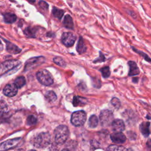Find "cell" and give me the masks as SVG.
Wrapping results in <instances>:
<instances>
[{
	"instance_id": "cell-19",
	"label": "cell",
	"mask_w": 151,
	"mask_h": 151,
	"mask_svg": "<svg viewBox=\"0 0 151 151\" xmlns=\"http://www.w3.org/2000/svg\"><path fill=\"white\" fill-rule=\"evenodd\" d=\"M140 130L142 133L145 136H148L150 134V123L143 122L140 125Z\"/></svg>"
},
{
	"instance_id": "cell-5",
	"label": "cell",
	"mask_w": 151,
	"mask_h": 151,
	"mask_svg": "<svg viewBox=\"0 0 151 151\" xmlns=\"http://www.w3.org/2000/svg\"><path fill=\"white\" fill-rule=\"evenodd\" d=\"M86 120V114L83 110L74 112L71 117V123L76 126H80L84 124Z\"/></svg>"
},
{
	"instance_id": "cell-27",
	"label": "cell",
	"mask_w": 151,
	"mask_h": 151,
	"mask_svg": "<svg viewBox=\"0 0 151 151\" xmlns=\"http://www.w3.org/2000/svg\"><path fill=\"white\" fill-rule=\"evenodd\" d=\"M37 122V118L33 115H30L27 117V123L29 126H32L36 124Z\"/></svg>"
},
{
	"instance_id": "cell-23",
	"label": "cell",
	"mask_w": 151,
	"mask_h": 151,
	"mask_svg": "<svg viewBox=\"0 0 151 151\" xmlns=\"http://www.w3.org/2000/svg\"><path fill=\"white\" fill-rule=\"evenodd\" d=\"M99 123V120L97 117L96 115H92L89 118L88 120V126L91 128H94L96 127Z\"/></svg>"
},
{
	"instance_id": "cell-15",
	"label": "cell",
	"mask_w": 151,
	"mask_h": 151,
	"mask_svg": "<svg viewBox=\"0 0 151 151\" xmlns=\"http://www.w3.org/2000/svg\"><path fill=\"white\" fill-rule=\"evenodd\" d=\"M128 64L129 65V76H135L137 74H139L140 73L139 69L137 65V64L133 61H129L128 62Z\"/></svg>"
},
{
	"instance_id": "cell-18",
	"label": "cell",
	"mask_w": 151,
	"mask_h": 151,
	"mask_svg": "<svg viewBox=\"0 0 151 151\" xmlns=\"http://www.w3.org/2000/svg\"><path fill=\"white\" fill-rule=\"evenodd\" d=\"M3 17L5 22L8 24H12L15 22L17 18L16 15L11 12L5 13L4 14H3Z\"/></svg>"
},
{
	"instance_id": "cell-1",
	"label": "cell",
	"mask_w": 151,
	"mask_h": 151,
	"mask_svg": "<svg viewBox=\"0 0 151 151\" xmlns=\"http://www.w3.org/2000/svg\"><path fill=\"white\" fill-rule=\"evenodd\" d=\"M21 66V61L17 60H10L3 62L0 64V77L14 73Z\"/></svg>"
},
{
	"instance_id": "cell-29",
	"label": "cell",
	"mask_w": 151,
	"mask_h": 151,
	"mask_svg": "<svg viewBox=\"0 0 151 151\" xmlns=\"http://www.w3.org/2000/svg\"><path fill=\"white\" fill-rule=\"evenodd\" d=\"M132 48L134 51H136V52H137V53H138L139 55H140L142 57H144V58H145L146 61H147L148 62H150V58L149 57V56H148L146 54L144 53V52H142V51H139V50L135 49L133 47H132Z\"/></svg>"
},
{
	"instance_id": "cell-3",
	"label": "cell",
	"mask_w": 151,
	"mask_h": 151,
	"mask_svg": "<svg viewBox=\"0 0 151 151\" xmlns=\"http://www.w3.org/2000/svg\"><path fill=\"white\" fill-rule=\"evenodd\" d=\"M55 140L58 144L64 143L68 137L69 130L65 125L58 126L54 131Z\"/></svg>"
},
{
	"instance_id": "cell-8",
	"label": "cell",
	"mask_w": 151,
	"mask_h": 151,
	"mask_svg": "<svg viewBox=\"0 0 151 151\" xmlns=\"http://www.w3.org/2000/svg\"><path fill=\"white\" fill-rule=\"evenodd\" d=\"M76 39V36L70 32H63L61 37V42L67 47H72L74 44Z\"/></svg>"
},
{
	"instance_id": "cell-13",
	"label": "cell",
	"mask_w": 151,
	"mask_h": 151,
	"mask_svg": "<svg viewBox=\"0 0 151 151\" xmlns=\"http://www.w3.org/2000/svg\"><path fill=\"white\" fill-rule=\"evenodd\" d=\"M112 129L114 132H122L124 130L125 126L123 121L121 119H116L111 123Z\"/></svg>"
},
{
	"instance_id": "cell-7",
	"label": "cell",
	"mask_w": 151,
	"mask_h": 151,
	"mask_svg": "<svg viewBox=\"0 0 151 151\" xmlns=\"http://www.w3.org/2000/svg\"><path fill=\"white\" fill-rule=\"evenodd\" d=\"M100 123L103 126H108L110 125L113 120V113L109 110H102L99 116Z\"/></svg>"
},
{
	"instance_id": "cell-2",
	"label": "cell",
	"mask_w": 151,
	"mask_h": 151,
	"mask_svg": "<svg viewBox=\"0 0 151 151\" xmlns=\"http://www.w3.org/2000/svg\"><path fill=\"white\" fill-rule=\"evenodd\" d=\"M51 142V136L47 132H42L35 136L32 139V145L38 148L47 147Z\"/></svg>"
},
{
	"instance_id": "cell-11",
	"label": "cell",
	"mask_w": 151,
	"mask_h": 151,
	"mask_svg": "<svg viewBox=\"0 0 151 151\" xmlns=\"http://www.w3.org/2000/svg\"><path fill=\"white\" fill-rule=\"evenodd\" d=\"M110 138L111 140L115 143H123L126 140V137L125 135L121 132H115L110 134Z\"/></svg>"
},
{
	"instance_id": "cell-24",
	"label": "cell",
	"mask_w": 151,
	"mask_h": 151,
	"mask_svg": "<svg viewBox=\"0 0 151 151\" xmlns=\"http://www.w3.org/2000/svg\"><path fill=\"white\" fill-rule=\"evenodd\" d=\"M45 99L50 102H54L57 99V96L55 93L52 91H48L45 94Z\"/></svg>"
},
{
	"instance_id": "cell-20",
	"label": "cell",
	"mask_w": 151,
	"mask_h": 151,
	"mask_svg": "<svg viewBox=\"0 0 151 151\" xmlns=\"http://www.w3.org/2000/svg\"><path fill=\"white\" fill-rule=\"evenodd\" d=\"M52 15L56 18L58 19L59 20L61 19L62 17H63L65 11L61 9L54 6L52 9Z\"/></svg>"
},
{
	"instance_id": "cell-4",
	"label": "cell",
	"mask_w": 151,
	"mask_h": 151,
	"mask_svg": "<svg viewBox=\"0 0 151 151\" xmlns=\"http://www.w3.org/2000/svg\"><path fill=\"white\" fill-rule=\"evenodd\" d=\"M37 78L39 82L44 86H50L53 83L52 76L47 70H40L37 73Z\"/></svg>"
},
{
	"instance_id": "cell-38",
	"label": "cell",
	"mask_w": 151,
	"mask_h": 151,
	"mask_svg": "<svg viewBox=\"0 0 151 151\" xmlns=\"http://www.w3.org/2000/svg\"><path fill=\"white\" fill-rule=\"evenodd\" d=\"M29 151H36V150H30Z\"/></svg>"
},
{
	"instance_id": "cell-21",
	"label": "cell",
	"mask_w": 151,
	"mask_h": 151,
	"mask_svg": "<svg viewBox=\"0 0 151 151\" xmlns=\"http://www.w3.org/2000/svg\"><path fill=\"white\" fill-rule=\"evenodd\" d=\"M106 151H132L130 149H127L124 146H118V145H110L109 146Z\"/></svg>"
},
{
	"instance_id": "cell-17",
	"label": "cell",
	"mask_w": 151,
	"mask_h": 151,
	"mask_svg": "<svg viewBox=\"0 0 151 151\" xmlns=\"http://www.w3.org/2000/svg\"><path fill=\"white\" fill-rule=\"evenodd\" d=\"M38 29L35 27H28L24 30V34L28 38H35Z\"/></svg>"
},
{
	"instance_id": "cell-32",
	"label": "cell",
	"mask_w": 151,
	"mask_h": 151,
	"mask_svg": "<svg viewBox=\"0 0 151 151\" xmlns=\"http://www.w3.org/2000/svg\"><path fill=\"white\" fill-rule=\"evenodd\" d=\"M100 58H97L96 60L94 61V63H97V62H101V59H104V56L102 54V53L101 52H100Z\"/></svg>"
},
{
	"instance_id": "cell-10",
	"label": "cell",
	"mask_w": 151,
	"mask_h": 151,
	"mask_svg": "<svg viewBox=\"0 0 151 151\" xmlns=\"http://www.w3.org/2000/svg\"><path fill=\"white\" fill-rule=\"evenodd\" d=\"M18 88L14 84H8L5 86L3 90L4 94L8 97H13L17 94Z\"/></svg>"
},
{
	"instance_id": "cell-6",
	"label": "cell",
	"mask_w": 151,
	"mask_h": 151,
	"mask_svg": "<svg viewBox=\"0 0 151 151\" xmlns=\"http://www.w3.org/2000/svg\"><path fill=\"white\" fill-rule=\"evenodd\" d=\"M21 138H15L7 140L0 144V151H6L18 146L21 142Z\"/></svg>"
},
{
	"instance_id": "cell-33",
	"label": "cell",
	"mask_w": 151,
	"mask_h": 151,
	"mask_svg": "<svg viewBox=\"0 0 151 151\" xmlns=\"http://www.w3.org/2000/svg\"><path fill=\"white\" fill-rule=\"evenodd\" d=\"M52 35H54V34L53 32H47V36L50 37H52Z\"/></svg>"
},
{
	"instance_id": "cell-37",
	"label": "cell",
	"mask_w": 151,
	"mask_h": 151,
	"mask_svg": "<svg viewBox=\"0 0 151 151\" xmlns=\"http://www.w3.org/2000/svg\"><path fill=\"white\" fill-rule=\"evenodd\" d=\"M61 151H69L68 149H63Z\"/></svg>"
},
{
	"instance_id": "cell-16",
	"label": "cell",
	"mask_w": 151,
	"mask_h": 151,
	"mask_svg": "<svg viewBox=\"0 0 151 151\" xmlns=\"http://www.w3.org/2000/svg\"><path fill=\"white\" fill-rule=\"evenodd\" d=\"M63 25L67 29H74V22H73L72 17L70 15L67 14L64 17V19L63 21Z\"/></svg>"
},
{
	"instance_id": "cell-14",
	"label": "cell",
	"mask_w": 151,
	"mask_h": 151,
	"mask_svg": "<svg viewBox=\"0 0 151 151\" xmlns=\"http://www.w3.org/2000/svg\"><path fill=\"white\" fill-rule=\"evenodd\" d=\"M76 50L78 53L80 54H82L86 51L87 47L85 45L84 40L81 36H80L79 37V39L77 44V47H76Z\"/></svg>"
},
{
	"instance_id": "cell-25",
	"label": "cell",
	"mask_w": 151,
	"mask_h": 151,
	"mask_svg": "<svg viewBox=\"0 0 151 151\" xmlns=\"http://www.w3.org/2000/svg\"><path fill=\"white\" fill-rule=\"evenodd\" d=\"M53 61L60 67H65L66 66V63L64 60L60 57H55L53 58Z\"/></svg>"
},
{
	"instance_id": "cell-36",
	"label": "cell",
	"mask_w": 151,
	"mask_h": 151,
	"mask_svg": "<svg viewBox=\"0 0 151 151\" xmlns=\"http://www.w3.org/2000/svg\"><path fill=\"white\" fill-rule=\"evenodd\" d=\"M15 151H24L23 149H17V150H16Z\"/></svg>"
},
{
	"instance_id": "cell-12",
	"label": "cell",
	"mask_w": 151,
	"mask_h": 151,
	"mask_svg": "<svg viewBox=\"0 0 151 151\" xmlns=\"http://www.w3.org/2000/svg\"><path fill=\"white\" fill-rule=\"evenodd\" d=\"M4 40L6 43V49L8 52L12 54H17L19 53L21 51V49L19 48L18 46H17L14 44L5 39H4Z\"/></svg>"
},
{
	"instance_id": "cell-35",
	"label": "cell",
	"mask_w": 151,
	"mask_h": 151,
	"mask_svg": "<svg viewBox=\"0 0 151 151\" xmlns=\"http://www.w3.org/2000/svg\"><path fill=\"white\" fill-rule=\"evenodd\" d=\"M29 2H30V3H31V4H33V3H35V1H36V0H27Z\"/></svg>"
},
{
	"instance_id": "cell-34",
	"label": "cell",
	"mask_w": 151,
	"mask_h": 151,
	"mask_svg": "<svg viewBox=\"0 0 151 151\" xmlns=\"http://www.w3.org/2000/svg\"><path fill=\"white\" fill-rule=\"evenodd\" d=\"M2 50H3V44L0 40V51H2Z\"/></svg>"
},
{
	"instance_id": "cell-22",
	"label": "cell",
	"mask_w": 151,
	"mask_h": 151,
	"mask_svg": "<svg viewBox=\"0 0 151 151\" xmlns=\"http://www.w3.org/2000/svg\"><path fill=\"white\" fill-rule=\"evenodd\" d=\"M25 78L24 76H19L17 77L14 81V84L16 86L17 88H21L24 86L25 84Z\"/></svg>"
},
{
	"instance_id": "cell-9",
	"label": "cell",
	"mask_w": 151,
	"mask_h": 151,
	"mask_svg": "<svg viewBox=\"0 0 151 151\" xmlns=\"http://www.w3.org/2000/svg\"><path fill=\"white\" fill-rule=\"evenodd\" d=\"M45 60V58L43 56L31 58L29 60H28L25 63V70H27L32 68L35 67H37L39 65H41L43 63H44Z\"/></svg>"
},
{
	"instance_id": "cell-26",
	"label": "cell",
	"mask_w": 151,
	"mask_h": 151,
	"mask_svg": "<svg viewBox=\"0 0 151 151\" xmlns=\"http://www.w3.org/2000/svg\"><path fill=\"white\" fill-rule=\"evenodd\" d=\"M8 110V106L5 101L0 100V116L6 113Z\"/></svg>"
},
{
	"instance_id": "cell-30",
	"label": "cell",
	"mask_w": 151,
	"mask_h": 151,
	"mask_svg": "<svg viewBox=\"0 0 151 151\" xmlns=\"http://www.w3.org/2000/svg\"><path fill=\"white\" fill-rule=\"evenodd\" d=\"M38 4H39V6L43 9L44 10H48V8H49V5L48 4L43 1V0H40L39 2H38Z\"/></svg>"
},
{
	"instance_id": "cell-31",
	"label": "cell",
	"mask_w": 151,
	"mask_h": 151,
	"mask_svg": "<svg viewBox=\"0 0 151 151\" xmlns=\"http://www.w3.org/2000/svg\"><path fill=\"white\" fill-rule=\"evenodd\" d=\"M111 104L114 106V107H116V108H117V109L119 108L120 106V100H119L117 98H116V97L113 98V99H111Z\"/></svg>"
},
{
	"instance_id": "cell-28",
	"label": "cell",
	"mask_w": 151,
	"mask_h": 151,
	"mask_svg": "<svg viewBox=\"0 0 151 151\" xmlns=\"http://www.w3.org/2000/svg\"><path fill=\"white\" fill-rule=\"evenodd\" d=\"M100 71L101 72L103 77H104V78H107L110 74V68L109 67H104L102 68L100 70Z\"/></svg>"
}]
</instances>
